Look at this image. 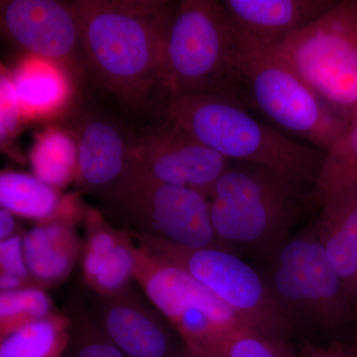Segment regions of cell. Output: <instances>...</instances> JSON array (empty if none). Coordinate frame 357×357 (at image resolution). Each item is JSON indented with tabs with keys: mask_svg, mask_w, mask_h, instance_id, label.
Returning <instances> with one entry per match:
<instances>
[{
	"mask_svg": "<svg viewBox=\"0 0 357 357\" xmlns=\"http://www.w3.org/2000/svg\"><path fill=\"white\" fill-rule=\"evenodd\" d=\"M70 4L84 55L109 91L126 102H139L159 89L178 1L77 0Z\"/></svg>",
	"mask_w": 357,
	"mask_h": 357,
	"instance_id": "6da1fadb",
	"label": "cell"
},
{
	"mask_svg": "<svg viewBox=\"0 0 357 357\" xmlns=\"http://www.w3.org/2000/svg\"><path fill=\"white\" fill-rule=\"evenodd\" d=\"M165 119L230 162L266 167L314 184L325 152L298 142L253 114L234 93L176 96Z\"/></svg>",
	"mask_w": 357,
	"mask_h": 357,
	"instance_id": "7a4b0ae2",
	"label": "cell"
},
{
	"mask_svg": "<svg viewBox=\"0 0 357 357\" xmlns=\"http://www.w3.org/2000/svg\"><path fill=\"white\" fill-rule=\"evenodd\" d=\"M311 185L253 164L230 162L208 196L211 222L227 248L266 258L291 234Z\"/></svg>",
	"mask_w": 357,
	"mask_h": 357,
	"instance_id": "3957f363",
	"label": "cell"
},
{
	"mask_svg": "<svg viewBox=\"0 0 357 357\" xmlns=\"http://www.w3.org/2000/svg\"><path fill=\"white\" fill-rule=\"evenodd\" d=\"M243 48L222 1H178L159 77L166 102L176 96L231 93Z\"/></svg>",
	"mask_w": 357,
	"mask_h": 357,
	"instance_id": "277c9868",
	"label": "cell"
},
{
	"mask_svg": "<svg viewBox=\"0 0 357 357\" xmlns=\"http://www.w3.org/2000/svg\"><path fill=\"white\" fill-rule=\"evenodd\" d=\"M231 93L272 128L324 152L349 128L290 66L269 51L243 46Z\"/></svg>",
	"mask_w": 357,
	"mask_h": 357,
	"instance_id": "5b68a950",
	"label": "cell"
},
{
	"mask_svg": "<svg viewBox=\"0 0 357 357\" xmlns=\"http://www.w3.org/2000/svg\"><path fill=\"white\" fill-rule=\"evenodd\" d=\"M266 277L295 330L331 333L351 318L354 305L317 236V225L291 234L266 258Z\"/></svg>",
	"mask_w": 357,
	"mask_h": 357,
	"instance_id": "8992f818",
	"label": "cell"
},
{
	"mask_svg": "<svg viewBox=\"0 0 357 357\" xmlns=\"http://www.w3.org/2000/svg\"><path fill=\"white\" fill-rule=\"evenodd\" d=\"M349 128L357 123V0H342L311 25L268 49Z\"/></svg>",
	"mask_w": 357,
	"mask_h": 357,
	"instance_id": "52a82bcc",
	"label": "cell"
},
{
	"mask_svg": "<svg viewBox=\"0 0 357 357\" xmlns=\"http://www.w3.org/2000/svg\"><path fill=\"white\" fill-rule=\"evenodd\" d=\"M100 195L130 231L185 248H229L215 234L206 195L161 182L132 158L121 178Z\"/></svg>",
	"mask_w": 357,
	"mask_h": 357,
	"instance_id": "ba28073f",
	"label": "cell"
},
{
	"mask_svg": "<svg viewBox=\"0 0 357 357\" xmlns=\"http://www.w3.org/2000/svg\"><path fill=\"white\" fill-rule=\"evenodd\" d=\"M134 280L182 338L204 357H218L249 330L227 305L187 272L133 243Z\"/></svg>",
	"mask_w": 357,
	"mask_h": 357,
	"instance_id": "9c48e42d",
	"label": "cell"
},
{
	"mask_svg": "<svg viewBox=\"0 0 357 357\" xmlns=\"http://www.w3.org/2000/svg\"><path fill=\"white\" fill-rule=\"evenodd\" d=\"M138 245L173 263L222 300L246 328L290 338L295 332L282 312L264 273L227 248H191L126 230Z\"/></svg>",
	"mask_w": 357,
	"mask_h": 357,
	"instance_id": "30bf717a",
	"label": "cell"
},
{
	"mask_svg": "<svg viewBox=\"0 0 357 357\" xmlns=\"http://www.w3.org/2000/svg\"><path fill=\"white\" fill-rule=\"evenodd\" d=\"M131 158L157 180L210 196L230 161L168 121L132 139Z\"/></svg>",
	"mask_w": 357,
	"mask_h": 357,
	"instance_id": "8fae6325",
	"label": "cell"
},
{
	"mask_svg": "<svg viewBox=\"0 0 357 357\" xmlns=\"http://www.w3.org/2000/svg\"><path fill=\"white\" fill-rule=\"evenodd\" d=\"M1 26L11 42L30 57L68 65L82 48L79 24L70 3L55 0H6Z\"/></svg>",
	"mask_w": 357,
	"mask_h": 357,
	"instance_id": "7c38bea8",
	"label": "cell"
},
{
	"mask_svg": "<svg viewBox=\"0 0 357 357\" xmlns=\"http://www.w3.org/2000/svg\"><path fill=\"white\" fill-rule=\"evenodd\" d=\"M95 314L103 330L128 357H180L168 325L130 289L112 297L98 296Z\"/></svg>",
	"mask_w": 357,
	"mask_h": 357,
	"instance_id": "4fadbf2b",
	"label": "cell"
},
{
	"mask_svg": "<svg viewBox=\"0 0 357 357\" xmlns=\"http://www.w3.org/2000/svg\"><path fill=\"white\" fill-rule=\"evenodd\" d=\"M244 47L268 50L337 4L335 0H223Z\"/></svg>",
	"mask_w": 357,
	"mask_h": 357,
	"instance_id": "5bb4252c",
	"label": "cell"
},
{
	"mask_svg": "<svg viewBox=\"0 0 357 357\" xmlns=\"http://www.w3.org/2000/svg\"><path fill=\"white\" fill-rule=\"evenodd\" d=\"M77 213L76 199H63L54 217L23 234L26 264L35 285L52 287L72 273L81 252L75 229Z\"/></svg>",
	"mask_w": 357,
	"mask_h": 357,
	"instance_id": "9a60e30c",
	"label": "cell"
},
{
	"mask_svg": "<svg viewBox=\"0 0 357 357\" xmlns=\"http://www.w3.org/2000/svg\"><path fill=\"white\" fill-rule=\"evenodd\" d=\"M77 182L100 192L126 173L131 160L132 140L116 124L103 117L86 119L76 136Z\"/></svg>",
	"mask_w": 357,
	"mask_h": 357,
	"instance_id": "2e32d148",
	"label": "cell"
},
{
	"mask_svg": "<svg viewBox=\"0 0 357 357\" xmlns=\"http://www.w3.org/2000/svg\"><path fill=\"white\" fill-rule=\"evenodd\" d=\"M317 236L352 302L357 295V189L331 195L319 204Z\"/></svg>",
	"mask_w": 357,
	"mask_h": 357,
	"instance_id": "e0dca14e",
	"label": "cell"
},
{
	"mask_svg": "<svg viewBox=\"0 0 357 357\" xmlns=\"http://www.w3.org/2000/svg\"><path fill=\"white\" fill-rule=\"evenodd\" d=\"M10 76L23 116H39L60 109L70 95V84L62 66L30 57Z\"/></svg>",
	"mask_w": 357,
	"mask_h": 357,
	"instance_id": "ac0fdd59",
	"label": "cell"
},
{
	"mask_svg": "<svg viewBox=\"0 0 357 357\" xmlns=\"http://www.w3.org/2000/svg\"><path fill=\"white\" fill-rule=\"evenodd\" d=\"M70 328L69 314L54 312L0 337V357H64Z\"/></svg>",
	"mask_w": 357,
	"mask_h": 357,
	"instance_id": "d6986e66",
	"label": "cell"
},
{
	"mask_svg": "<svg viewBox=\"0 0 357 357\" xmlns=\"http://www.w3.org/2000/svg\"><path fill=\"white\" fill-rule=\"evenodd\" d=\"M63 199L58 189L31 174L3 171L0 175V204L18 217L45 222L56 215Z\"/></svg>",
	"mask_w": 357,
	"mask_h": 357,
	"instance_id": "ffe728a7",
	"label": "cell"
},
{
	"mask_svg": "<svg viewBox=\"0 0 357 357\" xmlns=\"http://www.w3.org/2000/svg\"><path fill=\"white\" fill-rule=\"evenodd\" d=\"M33 175L59 189L76 180V138L67 131L50 128L38 135L30 153Z\"/></svg>",
	"mask_w": 357,
	"mask_h": 357,
	"instance_id": "44dd1931",
	"label": "cell"
},
{
	"mask_svg": "<svg viewBox=\"0 0 357 357\" xmlns=\"http://www.w3.org/2000/svg\"><path fill=\"white\" fill-rule=\"evenodd\" d=\"M357 189V123L351 126L325 152L310 201L319 206L331 195Z\"/></svg>",
	"mask_w": 357,
	"mask_h": 357,
	"instance_id": "7402d4cb",
	"label": "cell"
},
{
	"mask_svg": "<svg viewBox=\"0 0 357 357\" xmlns=\"http://www.w3.org/2000/svg\"><path fill=\"white\" fill-rule=\"evenodd\" d=\"M56 312L44 288L28 286L0 293V337Z\"/></svg>",
	"mask_w": 357,
	"mask_h": 357,
	"instance_id": "603a6c76",
	"label": "cell"
},
{
	"mask_svg": "<svg viewBox=\"0 0 357 357\" xmlns=\"http://www.w3.org/2000/svg\"><path fill=\"white\" fill-rule=\"evenodd\" d=\"M69 316L72 328L64 357H128L112 342L96 314L77 306Z\"/></svg>",
	"mask_w": 357,
	"mask_h": 357,
	"instance_id": "cb8c5ba5",
	"label": "cell"
},
{
	"mask_svg": "<svg viewBox=\"0 0 357 357\" xmlns=\"http://www.w3.org/2000/svg\"><path fill=\"white\" fill-rule=\"evenodd\" d=\"M132 246V238L123 230L116 248L105 259L100 273L89 285L98 296L112 297L130 289L129 284L134 279Z\"/></svg>",
	"mask_w": 357,
	"mask_h": 357,
	"instance_id": "d4e9b609",
	"label": "cell"
},
{
	"mask_svg": "<svg viewBox=\"0 0 357 357\" xmlns=\"http://www.w3.org/2000/svg\"><path fill=\"white\" fill-rule=\"evenodd\" d=\"M218 357H301L289 338L245 330L223 347Z\"/></svg>",
	"mask_w": 357,
	"mask_h": 357,
	"instance_id": "484cf974",
	"label": "cell"
},
{
	"mask_svg": "<svg viewBox=\"0 0 357 357\" xmlns=\"http://www.w3.org/2000/svg\"><path fill=\"white\" fill-rule=\"evenodd\" d=\"M0 271L1 276L17 277L29 286H36L26 264L22 234L0 241Z\"/></svg>",
	"mask_w": 357,
	"mask_h": 357,
	"instance_id": "4316f807",
	"label": "cell"
},
{
	"mask_svg": "<svg viewBox=\"0 0 357 357\" xmlns=\"http://www.w3.org/2000/svg\"><path fill=\"white\" fill-rule=\"evenodd\" d=\"M0 134L1 142L13 136L23 116L10 76L2 73L0 82Z\"/></svg>",
	"mask_w": 357,
	"mask_h": 357,
	"instance_id": "83f0119b",
	"label": "cell"
},
{
	"mask_svg": "<svg viewBox=\"0 0 357 357\" xmlns=\"http://www.w3.org/2000/svg\"><path fill=\"white\" fill-rule=\"evenodd\" d=\"M301 357H349L342 344H333L330 347H319L311 342H305Z\"/></svg>",
	"mask_w": 357,
	"mask_h": 357,
	"instance_id": "f1b7e54d",
	"label": "cell"
},
{
	"mask_svg": "<svg viewBox=\"0 0 357 357\" xmlns=\"http://www.w3.org/2000/svg\"><path fill=\"white\" fill-rule=\"evenodd\" d=\"M15 215L6 208L0 210V241H6L16 236Z\"/></svg>",
	"mask_w": 357,
	"mask_h": 357,
	"instance_id": "f546056e",
	"label": "cell"
},
{
	"mask_svg": "<svg viewBox=\"0 0 357 357\" xmlns=\"http://www.w3.org/2000/svg\"><path fill=\"white\" fill-rule=\"evenodd\" d=\"M342 347L349 357H357V335L352 337L349 344H342Z\"/></svg>",
	"mask_w": 357,
	"mask_h": 357,
	"instance_id": "4dcf8cb0",
	"label": "cell"
},
{
	"mask_svg": "<svg viewBox=\"0 0 357 357\" xmlns=\"http://www.w3.org/2000/svg\"><path fill=\"white\" fill-rule=\"evenodd\" d=\"M180 357H204L201 356V354H197V352L192 351V349H190L189 347H183V351L181 352Z\"/></svg>",
	"mask_w": 357,
	"mask_h": 357,
	"instance_id": "1f68e13d",
	"label": "cell"
},
{
	"mask_svg": "<svg viewBox=\"0 0 357 357\" xmlns=\"http://www.w3.org/2000/svg\"><path fill=\"white\" fill-rule=\"evenodd\" d=\"M354 310H356V311H357V295H356V303H354Z\"/></svg>",
	"mask_w": 357,
	"mask_h": 357,
	"instance_id": "d6a6232c",
	"label": "cell"
}]
</instances>
